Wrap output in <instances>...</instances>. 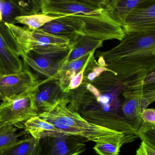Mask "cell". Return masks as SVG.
<instances>
[{"mask_svg":"<svg viewBox=\"0 0 155 155\" xmlns=\"http://www.w3.org/2000/svg\"><path fill=\"white\" fill-rule=\"evenodd\" d=\"M148 75H117L100 65L94 54L81 84L67 93V107L92 124L137 136L143 124L138 98L149 97L144 86Z\"/></svg>","mask_w":155,"mask_h":155,"instance_id":"obj_1","label":"cell"},{"mask_svg":"<svg viewBox=\"0 0 155 155\" xmlns=\"http://www.w3.org/2000/svg\"><path fill=\"white\" fill-rule=\"evenodd\" d=\"M96 56L117 75L149 74L155 69V31L125 32L118 45Z\"/></svg>","mask_w":155,"mask_h":155,"instance_id":"obj_2","label":"cell"},{"mask_svg":"<svg viewBox=\"0 0 155 155\" xmlns=\"http://www.w3.org/2000/svg\"><path fill=\"white\" fill-rule=\"evenodd\" d=\"M69 101L67 93H65L51 110L37 116L63 133L85 138L87 141L96 144L122 141L128 143L137 138L135 135L125 134L88 122L77 112L68 108L67 104Z\"/></svg>","mask_w":155,"mask_h":155,"instance_id":"obj_3","label":"cell"},{"mask_svg":"<svg viewBox=\"0 0 155 155\" xmlns=\"http://www.w3.org/2000/svg\"><path fill=\"white\" fill-rule=\"evenodd\" d=\"M72 48V44L36 49L23 56L25 62L45 78L55 79L56 75Z\"/></svg>","mask_w":155,"mask_h":155,"instance_id":"obj_4","label":"cell"},{"mask_svg":"<svg viewBox=\"0 0 155 155\" xmlns=\"http://www.w3.org/2000/svg\"><path fill=\"white\" fill-rule=\"evenodd\" d=\"M37 85L23 94L7 97L2 101L0 104V126H12L37 116L35 94Z\"/></svg>","mask_w":155,"mask_h":155,"instance_id":"obj_5","label":"cell"},{"mask_svg":"<svg viewBox=\"0 0 155 155\" xmlns=\"http://www.w3.org/2000/svg\"><path fill=\"white\" fill-rule=\"evenodd\" d=\"M25 54L41 48L51 46H63L71 44L70 40L65 37L48 33L41 29H29L15 24L6 23Z\"/></svg>","mask_w":155,"mask_h":155,"instance_id":"obj_6","label":"cell"},{"mask_svg":"<svg viewBox=\"0 0 155 155\" xmlns=\"http://www.w3.org/2000/svg\"><path fill=\"white\" fill-rule=\"evenodd\" d=\"M25 55L5 23L0 21V74L1 76L21 72L23 64L20 57Z\"/></svg>","mask_w":155,"mask_h":155,"instance_id":"obj_7","label":"cell"},{"mask_svg":"<svg viewBox=\"0 0 155 155\" xmlns=\"http://www.w3.org/2000/svg\"><path fill=\"white\" fill-rule=\"evenodd\" d=\"M87 140L63 134L37 140V155H79L86 150Z\"/></svg>","mask_w":155,"mask_h":155,"instance_id":"obj_8","label":"cell"},{"mask_svg":"<svg viewBox=\"0 0 155 155\" xmlns=\"http://www.w3.org/2000/svg\"><path fill=\"white\" fill-rule=\"evenodd\" d=\"M124 32L155 31V0H147L134 7L122 23Z\"/></svg>","mask_w":155,"mask_h":155,"instance_id":"obj_9","label":"cell"},{"mask_svg":"<svg viewBox=\"0 0 155 155\" xmlns=\"http://www.w3.org/2000/svg\"><path fill=\"white\" fill-rule=\"evenodd\" d=\"M104 11V8L74 1L44 0L41 12L54 15L94 16L102 14Z\"/></svg>","mask_w":155,"mask_h":155,"instance_id":"obj_10","label":"cell"},{"mask_svg":"<svg viewBox=\"0 0 155 155\" xmlns=\"http://www.w3.org/2000/svg\"><path fill=\"white\" fill-rule=\"evenodd\" d=\"M40 81L28 70L0 77V101L19 95L33 88Z\"/></svg>","mask_w":155,"mask_h":155,"instance_id":"obj_11","label":"cell"},{"mask_svg":"<svg viewBox=\"0 0 155 155\" xmlns=\"http://www.w3.org/2000/svg\"><path fill=\"white\" fill-rule=\"evenodd\" d=\"M83 16H84L59 15L40 29L50 34L67 38L72 43L83 31L85 23Z\"/></svg>","mask_w":155,"mask_h":155,"instance_id":"obj_12","label":"cell"},{"mask_svg":"<svg viewBox=\"0 0 155 155\" xmlns=\"http://www.w3.org/2000/svg\"><path fill=\"white\" fill-rule=\"evenodd\" d=\"M64 94L61 90L57 80L45 78L40 81L35 94L37 115L51 110Z\"/></svg>","mask_w":155,"mask_h":155,"instance_id":"obj_13","label":"cell"},{"mask_svg":"<svg viewBox=\"0 0 155 155\" xmlns=\"http://www.w3.org/2000/svg\"><path fill=\"white\" fill-rule=\"evenodd\" d=\"M92 52L76 60L70 61L65 60L64 62L55 77V79L58 81L63 93H68L69 92L70 82L83 69Z\"/></svg>","mask_w":155,"mask_h":155,"instance_id":"obj_14","label":"cell"},{"mask_svg":"<svg viewBox=\"0 0 155 155\" xmlns=\"http://www.w3.org/2000/svg\"><path fill=\"white\" fill-rule=\"evenodd\" d=\"M24 125L25 132L37 140L45 137L57 135L64 133L37 116L28 119L25 122Z\"/></svg>","mask_w":155,"mask_h":155,"instance_id":"obj_15","label":"cell"},{"mask_svg":"<svg viewBox=\"0 0 155 155\" xmlns=\"http://www.w3.org/2000/svg\"><path fill=\"white\" fill-rule=\"evenodd\" d=\"M103 41L97 38L79 35L72 44V48L66 61L76 60L103 46Z\"/></svg>","mask_w":155,"mask_h":155,"instance_id":"obj_16","label":"cell"},{"mask_svg":"<svg viewBox=\"0 0 155 155\" xmlns=\"http://www.w3.org/2000/svg\"><path fill=\"white\" fill-rule=\"evenodd\" d=\"M147 0H111L104 7L105 12L121 25L127 14L137 5Z\"/></svg>","mask_w":155,"mask_h":155,"instance_id":"obj_17","label":"cell"},{"mask_svg":"<svg viewBox=\"0 0 155 155\" xmlns=\"http://www.w3.org/2000/svg\"><path fill=\"white\" fill-rule=\"evenodd\" d=\"M37 140L31 136L0 151V155H37Z\"/></svg>","mask_w":155,"mask_h":155,"instance_id":"obj_18","label":"cell"},{"mask_svg":"<svg viewBox=\"0 0 155 155\" xmlns=\"http://www.w3.org/2000/svg\"><path fill=\"white\" fill-rule=\"evenodd\" d=\"M59 15L46 14L40 12L31 15H24L18 16L15 18L17 23L26 25L32 30L39 29L45 24L57 18Z\"/></svg>","mask_w":155,"mask_h":155,"instance_id":"obj_19","label":"cell"},{"mask_svg":"<svg viewBox=\"0 0 155 155\" xmlns=\"http://www.w3.org/2000/svg\"><path fill=\"white\" fill-rule=\"evenodd\" d=\"M25 15L9 0H0V21L10 24L17 23L16 17Z\"/></svg>","mask_w":155,"mask_h":155,"instance_id":"obj_20","label":"cell"},{"mask_svg":"<svg viewBox=\"0 0 155 155\" xmlns=\"http://www.w3.org/2000/svg\"><path fill=\"white\" fill-rule=\"evenodd\" d=\"M17 129L12 126H0V151L4 150L19 140L18 138L25 134V132L17 133Z\"/></svg>","mask_w":155,"mask_h":155,"instance_id":"obj_21","label":"cell"},{"mask_svg":"<svg viewBox=\"0 0 155 155\" xmlns=\"http://www.w3.org/2000/svg\"><path fill=\"white\" fill-rule=\"evenodd\" d=\"M25 15L36 14L41 12L44 0H9Z\"/></svg>","mask_w":155,"mask_h":155,"instance_id":"obj_22","label":"cell"},{"mask_svg":"<svg viewBox=\"0 0 155 155\" xmlns=\"http://www.w3.org/2000/svg\"><path fill=\"white\" fill-rule=\"evenodd\" d=\"M127 143L126 141H122L117 143L96 144L93 149L99 155H118L121 147Z\"/></svg>","mask_w":155,"mask_h":155,"instance_id":"obj_23","label":"cell"},{"mask_svg":"<svg viewBox=\"0 0 155 155\" xmlns=\"http://www.w3.org/2000/svg\"><path fill=\"white\" fill-rule=\"evenodd\" d=\"M137 135L143 142L155 147V124L143 122L137 131Z\"/></svg>","mask_w":155,"mask_h":155,"instance_id":"obj_24","label":"cell"},{"mask_svg":"<svg viewBox=\"0 0 155 155\" xmlns=\"http://www.w3.org/2000/svg\"><path fill=\"white\" fill-rule=\"evenodd\" d=\"M136 155H155V147L142 141Z\"/></svg>","mask_w":155,"mask_h":155,"instance_id":"obj_25","label":"cell"},{"mask_svg":"<svg viewBox=\"0 0 155 155\" xmlns=\"http://www.w3.org/2000/svg\"><path fill=\"white\" fill-rule=\"evenodd\" d=\"M143 122L155 124V110L154 108H146L142 112Z\"/></svg>","mask_w":155,"mask_h":155,"instance_id":"obj_26","label":"cell"},{"mask_svg":"<svg viewBox=\"0 0 155 155\" xmlns=\"http://www.w3.org/2000/svg\"><path fill=\"white\" fill-rule=\"evenodd\" d=\"M64 1H74L89 5L97 8H103L101 2L99 0H64Z\"/></svg>","mask_w":155,"mask_h":155,"instance_id":"obj_27","label":"cell"},{"mask_svg":"<svg viewBox=\"0 0 155 155\" xmlns=\"http://www.w3.org/2000/svg\"><path fill=\"white\" fill-rule=\"evenodd\" d=\"M102 4V6L103 7H104L105 6H106L107 5V4L110 2L111 0H99Z\"/></svg>","mask_w":155,"mask_h":155,"instance_id":"obj_28","label":"cell"},{"mask_svg":"<svg viewBox=\"0 0 155 155\" xmlns=\"http://www.w3.org/2000/svg\"><path fill=\"white\" fill-rule=\"evenodd\" d=\"M1 76H1V74H0V77H1Z\"/></svg>","mask_w":155,"mask_h":155,"instance_id":"obj_29","label":"cell"}]
</instances>
